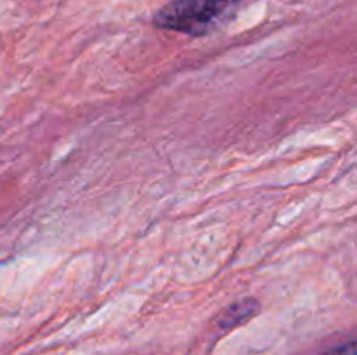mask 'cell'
I'll use <instances>...</instances> for the list:
<instances>
[{"label": "cell", "instance_id": "cell-1", "mask_svg": "<svg viewBox=\"0 0 357 355\" xmlns=\"http://www.w3.org/2000/svg\"><path fill=\"white\" fill-rule=\"evenodd\" d=\"M244 0H171L157 10L153 24L162 30L202 37L232 19Z\"/></svg>", "mask_w": 357, "mask_h": 355}, {"label": "cell", "instance_id": "cell-2", "mask_svg": "<svg viewBox=\"0 0 357 355\" xmlns=\"http://www.w3.org/2000/svg\"><path fill=\"white\" fill-rule=\"evenodd\" d=\"M260 312V303L255 298H244L241 301L232 303L220 317V327L222 329H234L237 326H243L244 322L253 319Z\"/></svg>", "mask_w": 357, "mask_h": 355}, {"label": "cell", "instance_id": "cell-3", "mask_svg": "<svg viewBox=\"0 0 357 355\" xmlns=\"http://www.w3.org/2000/svg\"><path fill=\"white\" fill-rule=\"evenodd\" d=\"M323 355H357V350H356V341H349V343L340 345V347L333 348V350L324 352Z\"/></svg>", "mask_w": 357, "mask_h": 355}]
</instances>
